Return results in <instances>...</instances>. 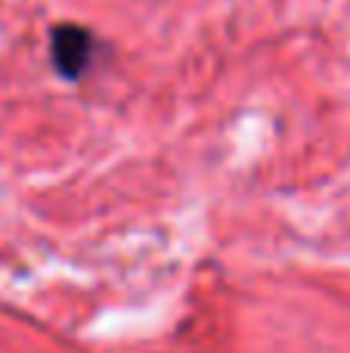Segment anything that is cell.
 Masks as SVG:
<instances>
[{"mask_svg":"<svg viewBox=\"0 0 350 353\" xmlns=\"http://www.w3.org/2000/svg\"><path fill=\"white\" fill-rule=\"evenodd\" d=\"M96 37L81 25H56L50 34V59L56 74L65 81H81L96 59Z\"/></svg>","mask_w":350,"mask_h":353,"instance_id":"6da1fadb","label":"cell"}]
</instances>
